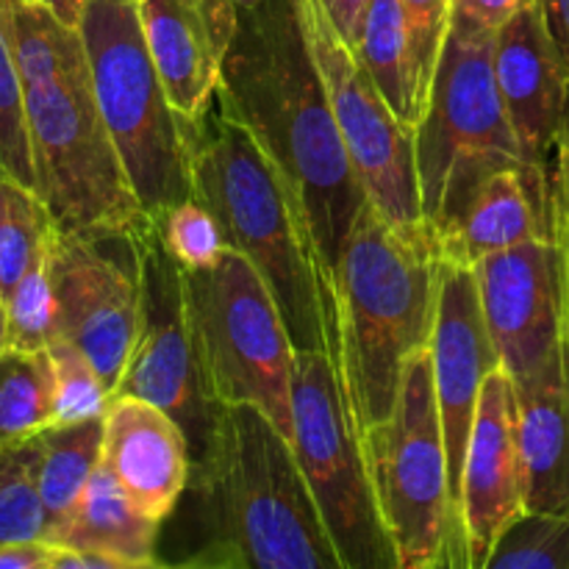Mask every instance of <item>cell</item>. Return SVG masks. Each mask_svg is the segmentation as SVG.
<instances>
[{
  "label": "cell",
  "mask_w": 569,
  "mask_h": 569,
  "mask_svg": "<svg viewBox=\"0 0 569 569\" xmlns=\"http://www.w3.org/2000/svg\"><path fill=\"white\" fill-rule=\"evenodd\" d=\"M214 100L276 167L331 283L367 194L339 137L295 0H259L242 9Z\"/></svg>",
  "instance_id": "1"
},
{
  "label": "cell",
  "mask_w": 569,
  "mask_h": 569,
  "mask_svg": "<svg viewBox=\"0 0 569 569\" xmlns=\"http://www.w3.org/2000/svg\"><path fill=\"white\" fill-rule=\"evenodd\" d=\"M0 20L26 87L37 192L64 231L139 233V203L92 92L81 31L26 0H0Z\"/></svg>",
  "instance_id": "2"
},
{
  "label": "cell",
  "mask_w": 569,
  "mask_h": 569,
  "mask_svg": "<svg viewBox=\"0 0 569 569\" xmlns=\"http://www.w3.org/2000/svg\"><path fill=\"white\" fill-rule=\"evenodd\" d=\"M187 492L198 537L181 565L342 569L292 442L253 406H220Z\"/></svg>",
  "instance_id": "3"
},
{
  "label": "cell",
  "mask_w": 569,
  "mask_h": 569,
  "mask_svg": "<svg viewBox=\"0 0 569 569\" xmlns=\"http://www.w3.org/2000/svg\"><path fill=\"white\" fill-rule=\"evenodd\" d=\"M439 270V239L428 222L395 226L365 203L328 283L342 381L361 437L392 415L406 361L431 345Z\"/></svg>",
  "instance_id": "4"
},
{
  "label": "cell",
  "mask_w": 569,
  "mask_h": 569,
  "mask_svg": "<svg viewBox=\"0 0 569 569\" xmlns=\"http://www.w3.org/2000/svg\"><path fill=\"white\" fill-rule=\"evenodd\" d=\"M192 198L214 214L226 248L248 256L281 309L295 350H337L326 276L276 167L248 128L211 103L183 120Z\"/></svg>",
  "instance_id": "5"
},
{
  "label": "cell",
  "mask_w": 569,
  "mask_h": 569,
  "mask_svg": "<svg viewBox=\"0 0 569 569\" xmlns=\"http://www.w3.org/2000/svg\"><path fill=\"white\" fill-rule=\"evenodd\" d=\"M495 28L450 11L428 103L415 128L422 220L437 237L500 170H548L526 159L506 114L492 64Z\"/></svg>",
  "instance_id": "6"
},
{
  "label": "cell",
  "mask_w": 569,
  "mask_h": 569,
  "mask_svg": "<svg viewBox=\"0 0 569 569\" xmlns=\"http://www.w3.org/2000/svg\"><path fill=\"white\" fill-rule=\"evenodd\" d=\"M361 439L398 567L470 569L465 526L450 489L431 350H417L406 361L392 415Z\"/></svg>",
  "instance_id": "7"
},
{
  "label": "cell",
  "mask_w": 569,
  "mask_h": 569,
  "mask_svg": "<svg viewBox=\"0 0 569 569\" xmlns=\"http://www.w3.org/2000/svg\"><path fill=\"white\" fill-rule=\"evenodd\" d=\"M98 109L128 181L153 220L192 198L183 120L153 64L137 0H87L81 26Z\"/></svg>",
  "instance_id": "8"
},
{
  "label": "cell",
  "mask_w": 569,
  "mask_h": 569,
  "mask_svg": "<svg viewBox=\"0 0 569 569\" xmlns=\"http://www.w3.org/2000/svg\"><path fill=\"white\" fill-rule=\"evenodd\" d=\"M194 345L211 398L259 409L292 442L295 345L253 261L226 248L209 270H183Z\"/></svg>",
  "instance_id": "9"
},
{
  "label": "cell",
  "mask_w": 569,
  "mask_h": 569,
  "mask_svg": "<svg viewBox=\"0 0 569 569\" xmlns=\"http://www.w3.org/2000/svg\"><path fill=\"white\" fill-rule=\"evenodd\" d=\"M292 450L342 569H400L333 350L295 353Z\"/></svg>",
  "instance_id": "10"
},
{
  "label": "cell",
  "mask_w": 569,
  "mask_h": 569,
  "mask_svg": "<svg viewBox=\"0 0 569 569\" xmlns=\"http://www.w3.org/2000/svg\"><path fill=\"white\" fill-rule=\"evenodd\" d=\"M339 137L367 203L395 226L422 220L415 128L395 114L359 53L339 37L322 0H295Z\"/></svg>",
  "instance_id": "11"
},
{
  "label": "cell",
  "mask_w": 569,
  "mask_h": 569,
  "mask_svg": "<svg viewBox=\"0 0 569 569\" xmlns=\"http://www.w3.org/2000/svg\"><path fill=\"white\" fill-rule=\"evenodd\" d=\"M144 233H83L53 226L48 239L59 337L87 353L111 395L126 372L142 315Z\"/></svg>",
  "instance_id": "12"
},
{
  "label": "cell",
  "mask_w": 569,
  "mask_h": 569,
  "mask_svg": "<svg viewBox=\"0 0 569 569\" xmlns=\"http://www.w3.org/2000/svg\"><path fill=\"white\" fill-rule=\"evenodd\" d=\"M114 395L170 411L187 431L192 461L209 448L220 403L211 398L200 367L183 267L167 253L156 228L142 237V315Z\"/></svg>",
  "instance_id": "13"
},
{
  "label": "cell",
  "mask_w": 569,
  "mask_h": 569,
  "mask_svg": "<svg viewBox=\"0 0 569 569\" xmlns=\"http://www.w3.org/2000/svg\"><path fill=\"white\" fill-rule=\"evenodd\" d=\"M472 272L500 367L515 387L528 383L559 345L561 272L553 233L500 250Z\"/></svg>",
  "instance_id": "14"
},
{
  "label": "cell",
  "mask_w": 569,
  "mask_h": 569,
  "mask_svg": "<svg viewBox=\"0 0 569 569\" xmlns=\"http://www.w3.org/2000/svg\"><path fill=\"white\" fill-rule=\"evenodd\" d=\"M428 350H431L433 389H437L445 450H448L450 489L461 515V476H465L467 445H470L478 400L487 376L500 367V356L483 320L472 267L442 259L437 320H433Z\"/></svg>",
  "instance_id": "15"
},
{
  "label": "cell",
  "mask_w": 569,
  "mask_h": 569,
  "mask_svg": "<svg viewBox=\"0 0 569 569\" xmlns=\"http://www.w3.org/2000/svg\"><path fill=\"white\" fill-rule=\"evenodd\" d=\"M522 511L526 470L517 395L509 372L495 367L483 381L461 476V526L470 569H487L495 542Z\"/></svg>",
  "instance_id": "16"
},
{
  "label": "cell",
  "mask_w": 569,
  "mask_h": 569,
  "mask_svg": "<svg viewBox=\"0 0 569 569\" xmlns=\"http://www.w3.org/2000/svg\"><path fill=\"white\" fill-rule=\"evenodd\" d=\"M137 6L172 109L181 120H198L214 103L242 9L237 0H137Z\"/></svg>",
  "instance_id": "17"
},
{
  "label": "cell",
  "mask_w": 569,
  "mask_h": 569,
  "mask_svg": "<svg viewBox=\"0 0 569 569\" xmlns=\"http://www.w3.org/2000/svg\"><path fill=\"white\" fill-rule=\"evenodd\" d=\"M495 81L520 148L533 167H550L567 117L569 72L561 64L539 3L495 31Z\"/></svg>",
  "instance_id": "18"
},
{
  "label": "cell",
  "mask_w": 569,
  "mask_h": 569,
  "mask_svg": "<svg viewBox=\"0 0 569 569\" xmlns=\"http://www.w3.org/2000/svg\"><path fill=\"white\" fill-rule=\"evenodd\" d=\"M103 465L139 511L164 522L187 492L192 448L170 411L114 395L103 415Z\"/></svg>",
  "instance_id": "19"
},
{
  "label": "cell",
  "mask_w": 569,
  "mask_h": 569,
  "mask_svg": "<svg viewBox=\"0 0 569 569\" xmlns=\"http://www.w3.org/2000/svg\"><path fill=\"white\" fill-rule=\"evenodd\" d=\"M539 237H550V167L489 176L465 217L437 239L445 261L476 267L500 250Z\"/></svg>",
  "instance_id": "20"
},
{
  "label": "cell",
  "mask_w": 569,
  "mask_h": 569,
  "mask_svg": "<svg viewBox=\"0 0 569 569\" xmlns=\"http://www.w3.org/2000/svg\"><path fill=\"white\" fill-rule=\"evenodd\" d=\"M159 533L161 520L139 511L131 503V498L122 492L117 478L100 461V467L83 489L81 500H78L76 511L53 542L64 545V548L100 553L117 561L120 569H148L164 565L156 556Z\"/></svg>",
  "instance_id": "21"
},
{
  "label": "cell",
  "mask_w": 569,
  "mask_h": 569,
  "mask_svg": "<svg viewBox=\"0 0 569 569\" xmlns=\"http://www.w3.org/2000/svg\"><path fill=\"white\" fill-rule=\"evenodd\" d=\"M353 50L395 114L417 128L426 111L428 94L415 64L403 0H370Z\"/></svg>",
  "instance_id": "22"
},
{
  "label": "cell",
  "mask_w": 569,
  "mask_h": 569,
  "mask_svg": "<svg viewBox=\"0 0 569 569\" xmlns=\"http://www.w3.org/2000/svg\"><path fill=\"white\" fill-rule=\"evenodd\" d=\"M37 448L39 495L48 515V542H53L103 461V417L48 426L37 433Z\"/></svg>",
  "instance_id": "23"
},
{
  "label": "cell",
  "mask_w": 569,
  "mask_h": 569,
  "mask_svg": "<svg viewBox=\"0 0 569 569\" xmlns=\"http://www.w3.org/2000/svg\"><path fill=\"white\" fill-rule=\"evenodd\" d=\"M53 426V365L48 350L0 356V450Z\"/></svg>",
  "instance_id": "24"
},
{
  "label": "cell",
  "mask_w": 569,
  "mask_h": 569,
  "mask_svg": "<svg viewBox=\"0 0 569 569\" xmlns=\"http://www.w3.org/2000/svg\"><path fill=\"white\" fill-rule=\"evenodd\" d=\"M53 217L37 189L0 172V298L48 248Z\"/></svg>",
  "instance_id": "25"
},
{
  "label": "cell",
  "mask_w": 569,
  "mask_h": 569,
  "mask_svg": "<svg viewBox=\"0 0 569 569\" xmlns=\"http://www.w3.org/2000/svg\"><path fill=\"white\" fill-rule=\"evenodd\" d=\"M37 472V437L0 450V545L48 539V515Z\"/></svg>",
  "instance_id": "26"
},
{
  "label": "cell",
  "mask_w": 569,
  "mask_h": 569,
  "mask_svg": "<svg viewBox=\"0 0 569 569\" xmlns=\"http://www.w3.org/2000/svg\"><path fill=\"white\" fill-rule=\"evenodd\" d=\"M487 569H569V515L526 509L500 533Z\"/></svg>",
  "instance_id": "27"
},
{
  "label": "cell",
  "mask_w": 569,
  "mask_h": 569,
  "mask_svg": "<svg viewBox=\"0 0 569 569\" xmlns=\"http://www.w3.org/2000/svg\"><path fill=\"white\" fill-rule=\"evenodd\" d=\"M48 356L53 365V426L103 417L114 395L87 353L64 337H56L48 345Z\"/></svg>",
  "instance_id": "28"
},
{
  "label": "cell",
  "mask_w": 569,
  "mask_h": 569,
  "mask_svg": "<svg viewBox=\"0 0 569 569\" xmlns=\"http://www.w3.org/2000/svg\"><path fill=\"white\" fill-rule=\"evenodd\" d=\"M3 300L9 311V348L48 350V345L59 337V309L50 281L48 248Z\"/></svg>",
  "instance_id": "29"
},
{
  "label": "cell",
  "mask_w": 569,
  "mask_h": 569,
  "mask_svg": "<svg viewBox=\"0 0 569 569\" xmlns=\"http://www.w3.org/2000/svg\"><path fill=\"white\" fill-rule=\"evenodd\" d=\"M0 172L37 189L26 117V87L3 20H0Z\"/></svg>",
  "instance_id": "30"
},
{
  "label": "cell",
  "mask_w": 569,
  "mask_h": 569,
  "mask_svg": "<svg viewBox=\"0 0 569 569\" xmlns=\"http://www.w3.org/2000/svg\"><path fill=\"white\" fill-rule=\"evenodd\" d=\"M153 228L167 253L183 270H209L220 261L222 250H226V239H222L214 214L194 198L156 214Z\"/></svg>",
  "instance_id": "31"
},
{
  "label": "cell",
  "mask_w": 569,
  "mask_h": 569,
  "mask_svg": "<svg viewBox=\"0 0 569 569\" xmlns=\"http://www.w3.org/2000/svg\"><path fill=\"white\" fill-rule=\"evenodd\" d=\"M403 9H406V22H409L415 64L428 94L433 70H437L439 50H442L445 33H448L453 0H403Z\"/></svg>",
  "instance_id": "32"
},
{
  "label": "cell",
  "mask_w": 569,
  "mask_h": 569,
  "mask_svg": "<svg viewBox=\"0 0 569 569\" xmlns=\"http://www.w3.org/2000/svg\"><path fill=\"white\" fill-rule=\"evenodd\" d=\"M550 233L559 248L561 328L559 339L569 350V164L559 153L550 159Z\"/></svg>",
  "instance_id": "33"
},
{
  "label": "cell",
  "mask_w": 569,
  "mask_h": 569,
  "mask_svg": "<svg viewBox=\"0 0 569 569\" xmlns=\"http://www.w3.org/2000/svg\"><path fill=\"white\" fill-rule=\"evenodd\" d=\"M56 545L48 539L0 545V569H53Z\"/></svg>",
  "instance_id": "34"
},
{
  "label": "cell",
  "mask_w": 569,
  "mask_h": 569,
  "mask_svg": "<svg viewBox=\"0 0 569 569\" xmlns=\"http://www.w3.org/2000/svg\"><path fill=\"white\" fill-rule=\"evenodd\" d=\"M537 0H453V9L461 11V14L472 17V20L483 22V26L495 28L498 31L506 20L522 11L526 6H533Z\"/></svg>",
  "instance_id": "35"
},
{
  "label": "cell",
  "mask_w": 569,
  "mask_h": 569,
  "mask_svg": "<svg viewBox=\"0 0 569 569\" xmlns=\"http://www.w3.org/2000/svg\"><path fill=\"white\" fill-rule=\"evenodd\" d=\"M322 3H326V11L328 17H331L333 28L339 31V37H342L350 48H356L370 0H322Z\"/></svg>",
  "instance_id": "36"
},
{
  "label": "cell",
  "mask_w": 569,
  "mask_h": 569,
  "mask_svg": "<svg viewBox=\"0 0 569 569\" xmlns=\"http://www.w3.org/2000/svg\"><path fill=\"white\" fill-rule=\"evenodd\" d=\"M539 11L545 17L556 50L561 56V64L569 72V0H537Z\"/></svg>",
  "instance_id": "37"
},
{
  "label": "cell",
  "mask_w": 569,
  "mask_h": 569,
  "mask_svg": "<svg viewBox=\"0 0 569 569\" xmlns=\"http://www.w3.org/2000/svg\"><path fill=\"white\" fill-rule=\"evenodd\" d=\"M26 3L42 6V9L53 11V14L59 17L61 22H67V26L78 28V26H81L83 6H87V0H26Z\"/></svg>",
  "instance_id": "38"
},
{
  "label": "cell",
  "mask_w": 569,
  "mask_h": 569,
  "mask_svg": "<svg viewBox=\"0 0 569 569\" xmlns=\"http://www.w3.org/2000/svg\"><path fill=\"white\" fill-rule=\"evenodd\" d=\"M9 350V311H6V300L0 298V356Z\"/></svg>",
  "instance_id": "39"
},
{
  "label": "cell",
  "mask_w": 569,
  "mask_h": 569,
  "mask_svg": "<svg viewBox=\"0 0 569 569\" xmlns=\"http://www.w3.org/2000/svg\"><path fill=\"white\" fill-rule=\"evenodd\" d=\"M556 153L569 164V100H567V117H565V128H561L559 144H556Z\"/></svg>",
  "instance_id": "40"
},
{
  "label": "cell",
  "mask_w": 569,
  "mask_h": 569,
  "mask_svg": "<svg viewBox=\"0 0 569 569\" xmlns=\"http://www.w3.org/2000/svg\"><path fill=\"white\" fill-rule=\"evenodd\" d=\"M256 3H259V0H237L239 9H250V6H256Z\"/></svg>",
  "instance_id": "41"
}]
</instances>
